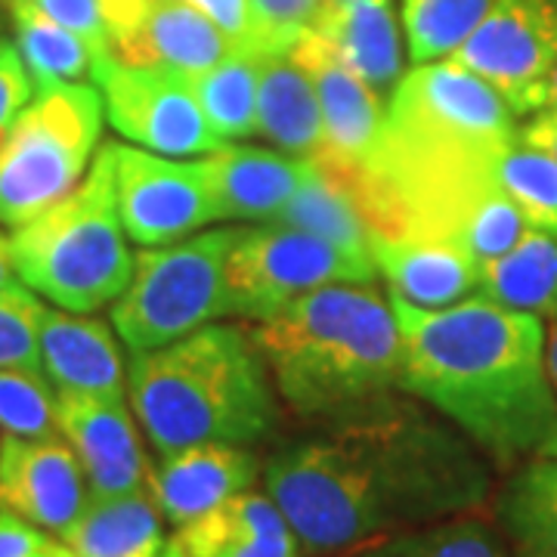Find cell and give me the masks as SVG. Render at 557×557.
Returning a JSON list of instances; mask_svg holds the SVG:
<instances>
[{
  "mask_svg": "<svg viewBox=\"0 0 557 557\" xmlns=\"http://www.w3.org/2000/svg\"><path fill=\"white\" fill-rule=\"evenodd\" d=\"M90 486L75 449L53 437L0 440V511L60 536L84 511Z\"/></svg>",
  "mask_w": 557,
  "mask_h": 557,
  "instance_id": "15",
  "label": "cell"
},
{
  "mask_svg": "<svg viewBox=\"0 0 557 557\" xmlns=\"http://www.w3.org/2000/svg\"><path fill=\"white\" fill-rule=\"evenodd\" d=\"M344 557H508V548L493 523L478 511L403 536L381 539Z\"/></svg>",
  "mask_w": 557,
  "mask_h": 557,
  "instance_id": "30",
  "label": "cell"
},
{
  "mask_svg": "<svg viewBox=\"0 0 557 557\" xmlns=\"http://www.w3.org/2000/svg\"><path fill=\"white\" fill-rule=\"evenodd\" d=\"M109 146L121 223L139 248L186 239L218 220L208 161H180L124 143Z\"/></svg>",
  "mask_w": 557,
  "mask_h": 557,
  "instance_id": "12",
  "label": "cell"
},
{
  "mask_svg": "<svg viewBox=\"0 0 557 557\" xmlns=\"http://www.w3.org/2000/svg\"><path fill=\"white\" fill-rule=\"evenodd\" d=\"M375 260L285 223L242 230L226 260L230 317L258 322L332 282H372Z\"/></svg>",
  "mask_w": 557,
  "mask_h": 557,
  "instance_id": "9",
  "label": "cell"
},
{
  "mask_svg": "<svg viewBox=\"0 0 557 557\" xmlns=\"http://www.w3.org/2000/svg\"><path fill=\"white\" fill-rule=\"evenodd\" d=\"M186 3H193L196 10H201L236 47L258 50L255 22H251V3L248 0H186Z\"/></svg>",
  "mask_w": 557,
  "mask_h": 557,
  "instance_id": "39",
  "label": "cell"
},
{
  "mask_svg": "<svg viewBox=\"0 0 557 557\" xmlns=\"http://www.w3.org/2000/svg\"><path fill=\"white\" fill-rule=\"evenodd\" d=\"M10 258L35 295L69 313H97L121 298L137 258L119 214L109 143L65 199L10 236Z\"/></svg>",
  "mask_w": 557,
  "mask_h": 557,
  "instance_id": "6",
  "label": "cell"
},
{
  "mask_svg": "<svg viewBox=\"0 0 557 557\" xmlns=\"http://www.w3.org/2000/svg\"><path fill=\"white\" fill-rule=\"evenodd\" d=\"M260 53H288L313 32L325 0H248Z\"/></svg>",
  "mask_w": 557,
  "mask_h": 557,
  "instance_id": "35",
  "label": "cell"
},
{
  "mask_svg": "<svg viewBox=\"0 0 557 557\" xmlns=\"http://www.w3.org/2000/svg\"><path fill=\"white\" fill-rule=\"evenodd\" d=\"M496 180L530 230L557 236V161L545 149L518 137L498 152Z\"/></svg>",
  "mask_w": 557,
  "mask_h": 557,
  "instance_id": "32",
  "label": "cell"
},
{
  "mask_svg": "<svg viewBox=\"0 0 557 557\" xmlns=\"http://www.w3.org/2000/svg\"><path fill=\"white\" fill-rule=\"evenodd\" d=\"M542 456H555V458H557V437L552 440L548 446H545V453H542Z\"/></svg>",
  "mask_w": 557,
  "mask_h": 557,
  "instance_id": "45",
  "label": "cell"
},
{
  "mask_svg": "<svg viewBox=\"0 0 557 557\" xmlns=\"http://www.w3.org/2000/svg\"><path fill=\"white\" fill-rule=\"evenodd\" d=\"M0 557H75L65 542L20 515L0 511Z\"/></svg>",
  "mask_w": 557,
  "mask_h": 557,
  "instance_id": "38",
  "label": "cell"
},
{
  "mask_svg": "<svg viewBox=\"0 0 557 557\" xmlns=\"http://www.w3.org/2000/svg\"><path fill=\"white\" fill-rule=\"evenodd\" d=\"M94 81L100 87L106 121L139 149L183 159L211 156L223 146L186 75L159 65H124L109 57L97 62Z\"/></svg>",
  "mask_w": 557,
  "mask_h": 557,
  "instance_id": "10",
  "label": "cell"
},
{
  "mask_svg": "<svg viewBox=\"0 0 557 557\" xmlns=\"http://www.w3.org/2000/svg\"><path fill=\"white\" fill-rule=\"evenodd\" d=\"M288 53L310 75L317 90L325 131L317 161L344 183L359 177L375 156L387 102L366 81H359L317 32H307Z\"/></svg>",
  "mask_w": 557,
  "mask_h": 557,
  "instance_id": "14",
  "label": "cell"
},
{
  "mask_svg": "<svg viewBox=\"0 0 557 557\" xmlns=\"http://www.w3.org/2000/svg\"><path fill=\"white\" fill-rule=\"evenodd\" d=\"M258 137L295 159H317L325 143L310 75L292 53H260Z\"/></svg>",
  "mask_w": 557,
  "mask_h": 557,
  "instance_id": "23",
  "label": "cell"
},
{
  "mask_svg": "<svg viewBox=\"0 0 557 557\" xmlns=\"http://www.w3.org/2000/svg\"><path fill=\"white\" fill-rule=\"evenodd\" d=\"M112 57L196 78L236 44L186 0H102Z\"/></svg>",
  "mask_w": 557,
  "mask_h": 557,
  "instance_id": "13",
  "label": "cell"
},
{
  "mask_svg": "<svg viewBox=\"0 0 557 557\" xmlns=\"http://www.w3.org/2000/svg\"><path fill=\"white\" fill-rule=\"evenodd\" d=\"M498 520L518 548L557 557V458L533 456L505 483Z\"/></svg>",
  "mask_w": 557,
  "mask_h": 557,
  "instance_id": "29",
  "label": "cell"
},
{
  "mask_svg": "<svg viewBox=\"0 0 557 557\" xmlns=\"http://www.w3.org/2000/svg\"><path fill=\"white\" fill-rule=\"evenodd\" d=\"M545 109H557V65L548 75V84H545Z\"/></svg>",
  "mask_w": 557,
  "mask_h": 557,
  "instance_id": "43",
  "label": "cell"
},
{
  "mask_svg": "<svg viewBox=\"0 0 557 557\" xmlns=\"http://www.w3.org/2000/svg\"><path fill=\"white\" fill-rule=\"evenodd\" d=\"M127 397L161 456L196 443L255 446L278 424L276 387L251 329L226 322L134 354Z\"/></svg>",
  "mask_w": 557,
  "mask_h": 557,
  "instance_id": "5",
  "label": "cell"
},
{
  "mask_svg": "<svg viewBox=\"0 0 557 557\" xmlns=\"http://www.w3.org/2000/svg\"><path fill=\"white\" fill-rule=\"evenodd\" d=\"M0 431L10 437H53L57 394L44 369H0Z\"/></svg>",
  "mask_w": 557,
  "mask_h": 557,
  "instance_id": "33",
  "label": "cell"
},
{
  "mask_svg": "<svg viewBox=\"0 0 557 557\" xmlns=\"http://www.w3.org/2000/svg\"><path fill=\"white\" fill-rule=\"evenodd\" d=\"M273 223L313 233L344 251L372 260V230L357 196L317 159H307V174L300 180L298 193Z\"/></svg>",
  "mask_w": 557,
  "mask_h": 557,
  "instance_id": "26",
  "label": "cell"
},
{
  "mask_svg": "<svg viewBox=\"0 0 557 557\" xmlns=\"http://www.w3.org/2000/svg\"><path fill=\"white\" fill-rule=\"evenodd\" d=\"M372 260L391 295L421 310L453 307L480 285V263L453 242L372 236Z\"/></svg>",
  "mask_w": 557,
  "mask_h": 557,
  "instance_id": "22",
  "label": "cell"
},
{
  "mask_svg": "<svg viewBox=\"0 0 557 557\" xmlns=\"http://www.w3.org/2000/svg\"><path fill=\"white\" fill-rule=\"evenodd\" d=\"M44 304L25 282L0 288V369H40Z\"/></svg>",
  "mask_w": 557,
  "mask_h": 557,
  "instance_id": "34",
  "label": "cell"
},
{
  "mask_svg": "<svg viewBox=\"0 0 557 557\" xmlns=\"http://www.w3.org/2000/svg\"><path fill=\"white\" fill-rule=\"evenodd\" d=\"M518 557H555V555H545V552H533V548H518Z\"/></svg>",
  "mask_w": 557,
  "mask_h": 557,
  "instance_id": "44",
  "label": "cell"
},
{
  "mask_svg": "<svg viewBox=\"0 0 557 557\" xmlns=\"http://www.w3.org/2000/svg\"><path fill=\"white\" fill-rule=\"evenodd\" d=\"M520 139L545 149L557 161V109H542L520 127Z\"/></svg>",
  "mask_w": 557,
  "mask_h": 557,
  "instance_id": "40",
  "label": "cell"
},
{
  "mask_svg": "<svg viewBox=\"0 0 557 557\" xmlns=\"http://www.w3.org/2000/svg\"><path fill=\"white\" fill-rule=\"evenodd\" d=\"M515 119L496 87L453 57L421 62L387 100L369 168L341 183L372 236L453 242L483 267L530 230L496 180L498 152L520 137Z\"/></svg>",
  "mask_w": 557,
  "mask_h": 557,
  "instance_id": "2",
  "label": "cell"
},
{
  "mask_svg": "<svg viewBox=\"0 0 557 557\" xmlns=\"http://www.w3.org/2000/svg\"><path fill=\"white\" fill-rule=\"evenodd\" d=\"M57 431L75 449L90 496H124L149 486V461L124 397L57 391Z\"/></svg>",
  "mask_w": 557,
  "mask_h": 557,
  "instance_id": "16",
  "label": "cell"
},
{
  "mask_svg": "<svg viewBox=\"0 0 557 557\" xmlns=\"http://www.w3.org/2000/svg\"><path fill=\"white\" fill-rule=\"evenodd\" d=\"M208 177L218 220H273L298 193L307 159L278 149L223 143L208 156Z\"/></svg>",
  "mask_w": 557,
  "mask_h": 557,
  "instance_id": "21",
  "label": "cell"
},
{
  "mask_svg": "<svg viewBox=\"0 0 557 557\" xmlns=\"http://www.w3.org/2000/svg\"><path fill=\"white\" fill-rule=\"evenodd\" d=\"M102 115L100 87H40L0 143V226L20 230L78 186L97 156Z\"/></svg>",
  "mask_w": 557,
  "mask_h": 557,
  "instance_id": "7",
  "label": "cell"
},
{
  "mask_svg": "<svg viewBox=\"0 0 557 557\" xmlns=\"http://www.w3.org/2000/svg\"><path fill=\"white\" fill-rule=\"evenodd\" d=\"M260 478V461L248 446L236 443H196L161 456L149 471V493L161 518L174 527L208 515L226 498L248 493Z\"/></svg>",
  "mask_w": 557,
  "mask_h": 557,
  "instance_id": "17",
  "label": "cell"
},
{
  "mask_svg": "<svg viewBox=\"0 0 557 557\" xmlns=\"http://www.w3.org/2000/svg\"><path fill=\"white\" fill-rule=\"evenodd\" d=\"M32 94L35 81L22 62L20 47L13 40H0V143L13 127V121L20 119L22 109L32 102Z\"/></svg>",
  "mask_w": 557,
  "mask_h": 557,
  "instance_id": "37",
  "label": "cell"
},
{
  "mask_svg": "<svg viewBox=\"0 0 557 557\" xmlns=\"http://www.w3.org/2000/svg\"><path fill=\"white\" fill-rule=\"evenodd\" d=\"M478 295L539 319H555L557 236L527 230L515 248L480 267Z\"/></svg>",
  "mask_w": 557,
  "mask_h": 557,
  "instance_id": "25",
  "label": "cell"
},
{
  "mask_svg": "<svg viewBox=\"0 0 557 557\" xmlns=\"http://www.w3.org/2000/svg\"><path fill=\"white\" fill-rule=\"evenodd\" d=\"M32 3L38 13L50 16L53 22L65 25L69 32H75L78 38H84L94 53L102 60L112 57L109 47V32H106V16H102V0H25Z\"/></svg>",
  "mask_w": 557,
  "mask_h": 557,
  "instance_id": "36",
  "label": "cell"
},
{
  "mask_svg": "<svg viewBox=\"0 0 557 557\" xmlns=\"http://www.w3.org/2000/svg\"><path fill=\"white\" fill-rule=\"evenodd\" d=\"M10 20L16 28V47H20L22 62L35 87H50V84H65V81L94 78V69L100 57L94 47L65 25L53 22L50 16L38 13L25 0H7Z\"/></svg>",
  "mask_w": 557,
  "mask_h": 557,
  "instance_id": "27",
  "label": "cell"
},
{
  "mask_svg": "<svg viewBox=\"0 0 557 557\" xmlns=\"http://www.w3.org/2000/svg\"><path fill=\"white\" fill-rule=\"evenodd\" d=\"M329 3H347V0H325V7H329Z\"/></svg>",
  "mask_w": 557,
  "mask_h": 557,
  "instance_id": "46",
  "label": "cell"
},
{
  "mask_svg": "<svg viewBox=\"0 0 557 557\" xmlns=\"http://www.w3.org/2000/svg\"><path fill=\"white\" fill-rule=\"evenodd\" d=\"M258 50H230L218 65L193 81L201 112L223 143L258 137Z\"/></svg>",
  "mask_w": 557,
  "mask_h": 557,
  "instance_id": "28",
  "label": "cell"
},
{
  "mask_svg": "<svg viewBox=\"0 0 557 557\" xmlns=\"http://www.w3.org/2000/svg\"><path fill=\"white\" fill-rule=\"evenodd\" d=\"M40 369L57 391L124 397L127 372L112 329L90 313L44 310Z\"/></svg>",
  "mask_w": 557,
  "mask_h": 557,
  "instance_id": "20",
  "label": "cell"
},
{
  "mask_svg": "<svg viewBox=\"0 0 557 557\" xmlns=\"http://www.w3.org/2000/svg\"><path fill=\"white\" fill-rule=\"evenodd\" d=\"M13 258H10V239H3L0 236V288L7 285V282H13Z\"/></svg>",
  "mask_w": 557,
  "mask_h": 557,
  "instance_id": "42",
  "label": "cell"
},
{
  "mask_svg": "<svg viewBox=\"0 0 557 557\" xmlns=\"http://www.w3.org/2000/svg\"><path fill=\"white\" fill-rule=\"evenodd\" d=\"M164 557H307L295 527L263 493H239L177 527Z\"/></svg>",
  "mask_w": 557,
  "mask_h": 557,
  "instance_id": "18",
  "label": "cell"
},
{
  "mask_svg": "<svg viewBox=\"0 0 557 557\" xmlns=\"http://www.w3.org/2000/svg\"><path fill=\"white\" fill-rule=\"evenodd\" d=\"M161 520L149 486L124 496H90L60 539L75 557H164Z\"/></svg>",
  "mask_w": 557,
  "mask_h": 557,
  "instance_id": "24",
  "label": "cell"
},
{
  "mask_svg": "<svg viewBox=\"0 0 557 557\" xmlns=\"http://www.w3.org/2000/svg\"><path fill=\"white\" fill-rule=\"evenodd\" d=\"M545 362H548V375L557 391V317L548 325V338H545Z\"/></svg>",
  "mask_w": 557,
  "mask_h": 557,
  "instance_id": "41",
  "label": "cell"
},
{
  "mask_svg": "<svg viewBox=\"0 0 557 557\" xmlns=\"http://www.w3.org/2000/svg\"><path fill=\"white\" fill-rule=\"evenodd\" d=\"M391 304L403 341L399 391L434 406L498 468L545 453L557 437V391L542 319L483 295L440 310L394 295Z\"/></svg>",
  "mask_w": 557,
  "mask_h": 557,
  "instance_id": "3",
  "label": "cell"
},
{
  "mask_svg": "<svg viewBox=\"0 0 557 557\" xmlns=\"http://www.w3.org/2000/svg\"><path fill=\"white\" fill-rule=\"evenodd\" d=\"M276 394L300 418L357 412L399 391L403 341L372 282H332L251 325Z\"/></svg>",
  "mask_w": 557,
  "mask_h": 557,
  "instance_id": "4",
  "label": "cell"
},
{
  "mask_svg": "<svg viewBox=\"0 0 557 557\" xmlns=\"http://www.w3.org/2000/svg\"><path fill=\"white\" fill-rule=\"evenodd\" d=\"M319 38L325 40L338 60L366 81L381 100H391L403 72V20L397 16V0H347L322 7L317 25Z\"/></svg>",
  "mask_w": 557,
  "mask_h": 557,
  "instance_id": "19",
  "label": "cell"
},
{
  "mask_svg": "<svg viewBox=\"0 0 557 557\" xmlns=\"http://www.w3.org/2000/svg\"><path fill=\"white\" fill-rule=\"evenodd\" d=\"M239 233V226H223L139 251L134 276L112 304V325L134 354L230 317L226 260Z\"/></svg>",
  "mask_w": 557,
  "mask_h": 557,
  "instance_id": "8",
  "label": "cell"
},
{
  "mask_svg": "<svg viewBox=\"0 0 557 557\" xmlns=\"http://www.w3.org/2000/svg\"><path fill=\"white\" fill-rule=\"evenodd\" d=\"M490 3L493 0H399L409 60L421 65L453 57Z\"/></svg>",
  "mask_w": 557,
  "mask_h": 557,
  "instance_id": "31",
  "label": "cell"
},
{
  "mask_svg": "<svg viewBox=\"0 0 557 557\" xmlns=\"http://www.w3.org/2000/svg\"><path fill=\"white\" fill-rule=\"evenodd\" d=\"M267 496L307 557H344L381 539L478 515L493 474L478 446L406 399H379L282 446L263 471Z\"/></svg>",
  "mask_w": 557,
  "mask_h": 557,
  "instance_id": "1",
  "label": "cell"
},
{
  "mask_svg": "<svg viewBox=\"0 0 557 557\" xmlns=\"http://www.w3.org/2000/svg\"><path fill=\"white\" fill-rule=\"evenodd\" d=\"M453 60L490 81L518 119L536 115L557 65V0H493Z\"/></svg>",
  "mask_w": 557,
  "mask_h": 557,
  "instance_id": "11",
  "label": "cell"
}]
</instances>
